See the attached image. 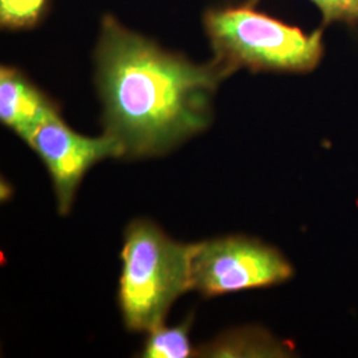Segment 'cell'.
Instances as JSON below:
<instances>
[{
	"label": "cell",
	"mask_w": 358,
	"mask_h": 358,
	"mask_svg": "<svg viewBox=\"0 0 358 358\" xmlns=\"http://www.w3.org/2000/svg\"><path fill=\"white\" fill-rule=\"evenodd\" d=\"M103 128L124 158L171 152L207 129L227 77L213 60L194 64L105 16L96 51Z\"/></svg>",
	"instance_id": "obj_1"
},
{
	"label": "cell",
	"mask_w": 358,
	"mask_h": 358,
	"mask_svg": "<svg viewBox=\"0 0 358 358\" xmlns=\"http://www.w3.org/2000/svg\"><path fill=\"white\" fill-rule=\"evenodd\" d=\"M192 244L171 239L148 219L131 222L124 234L118 304L130 332H150L165 324L170 308L190 288Z\"/></svg>",
	"instance_id": "obj_2"
},
{
	"label": "cell",
	"mask_w": 358,
	"mask_h": 358,
	"mask_svg": "<svg viewBox=\"0 0 358 358\" xmlns=\"http://www.w3.org/2000/svg\"><path fill=\"white\" fill-rule=\"evenodd\" d=\"M214 59L227 77L241 68L254 72L313 71L322 59V34H306L247 4L206 13Z\"/></svg>",
	"instance_id": "obj_3"
},
{
	"label": "cell",
	"mask_w": 358,
	"mask_h": 358,
	"mask_svg": "<svg viewBox=\"0 0 358 358\" xmlns=\"http://www.w3.org/2000/svg\"><path fill=\"white\" fill-rule=\"evenodd\" d=\"M294 273L278 248L256 238L230 235L192 244L190 288L205 297L279 285Z\"/></svg>",
	"instance_id": "obj_4"
},
{
	"label": "cell",
	"mask_w": 358,
	"mask_h": 358,
	"mask_svg": "<svg viewBox=\"0 0 358 358\" xmlns=\"http://www.w3.org/2000/svg\"><path fill=\"white\" fill-rule=\"evenodd\" d=\"M27 145L36 153L51 177L60 215L71 211L77 190L92 167L103 159L124 157L120 143L112 136L78 134L60 115L40 127Z\"/></svg>",
	"instance_id": "obj_5"
},
{
	"label": "cell",
	"mask_w": 358,
	"mask_h": 358,
	"mask_svg": "<svg viewBox=\"0 0 358 358\" xmlns=\"http://www.w3.org/2000/svg\"><path fill=\"white\" fill-rule=\"evenodd\" d=\"M60 115L57 105L11 66L0 69V120L28 143L47 121Z\"/></svg>",
	"instance_id": "obj_6"
},
{
	"label": "cell",
	"mask_w": 358,
	"mask_h": 358,
	"mask_svg": "<svg viewBox=\"0 0 358 358\" xmlns=\"http://www.w3.org/2000/svg\"><path fill=\"white\" fill-rule=\"evenodd\" d=\"M294 348L271 333L247 327L223 333L217 340L195 349L199 357H291Z\"/></svg>",
	"instance_id": "obj_7"
},
{
	"label": "cell",
	"mask_w": 358,
	"mask_h": 358,
	"mask_svg": "<svg viewBox=\"0 0 358 358\" xmlns=\"http://www.w3.org/2000/svg\"><path fill=\"white\" fill-rule=\"evenodd\" d=\"M192 317H187L177 327H165V324L148 332L142 348L141 357L187 358L195 356L190 341Z\"/></svg>",
	"instance_id": "obj_8"
},
{
	"label": "cell",
	"mask_w": 358,
	"mask_h": 358,
	"mask_svg": "<svg viewBox=\"0 0 358 358\" xmlns=\"http://www.w3.org/2000/svg\"><path fill=\"white\" fill-rule=\"evenodd\" d=\"M48 0H0L1 26L11 29L34 27L45 11Z\"/></svg>",
	"instance_id": "obj_9"
},
{
	"label": "cell",
	"mask_w": 358,
	"mask_h": 358,
	"mask_svg": "<svg viewBox=\"0 0 358 358\" xmlns=\"http://www.w3.org/2000/svg\"><path fill=\"white\" fill-rule=\"evenodd\" d=\"M315 3L324 17V24L341 22L346 24H358V0H310ZM257 0H250L247 4L252 6Z\"/></svg>",
	"instance_id": "obj_10"
}]
</instances>
